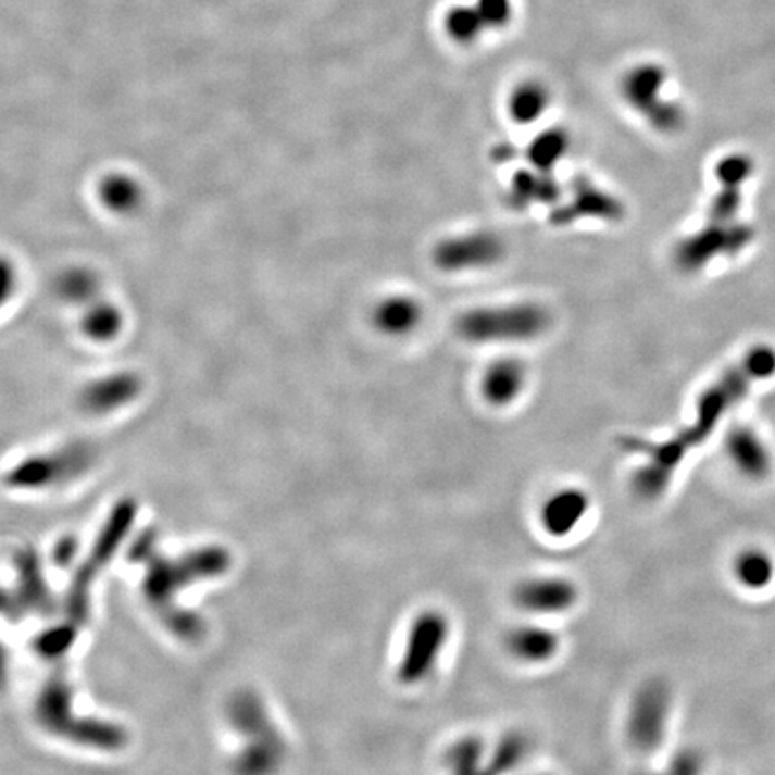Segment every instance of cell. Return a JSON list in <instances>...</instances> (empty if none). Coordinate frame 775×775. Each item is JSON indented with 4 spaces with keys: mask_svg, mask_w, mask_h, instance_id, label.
Here are the masks:
<instances>
[{
    "mask_svg": "<svg viewBox=\"0 0 775 775\" xmlns=\"http://www.w3.org/2000/svg\"><path fill=\"white\" fill-rule=\"evenodd\" d=\"M775 372V350L758 347L750 350L735 368L725 372L703 391L697 404V421L663 443H650L639 438H623L622 447L637 454H645L648 462L637 468L632 487L641 498L653 499L661 496L672 479V474L683 462L684 454L699 446L713 433V427L749 393L750 386L771 377Z\"/></svg>",
    "mask_w": 775,
    "mask_h": 775,
    "instance_id": "cell-1",
    "label": "cell"
},
{
    "mask_svg": "<svg viewBox=\"0 0 775 775\" xmlns=\"http://www.w3.org/2000/svg\"><path fill=\"white\" fill-rule=\"evenodd\" d=\"M752 164L745 157H729L716 170L720 192L709 209L708 225L684 239L675 250V264L683 272H700L714 258H729L749 247L752 228L738 222L741 185L749 180Z\"/></svg>",
    "mask_w": 775,
    "mask_h": 775,
    "instance_id": "cell-2",
    "label": "cell"
},
{
    "mask_svg": "<svg viewBox=\"0 0 775 775\" xmlns=\"http://www.w3.org/2000/svg\"><path fill=\"white\" fill-rule=\"evenodd\" d=\"M550 313L539 303H512L501 308L471 309L457 322L463 339L473 343L529 341L550 327Z\"/></svg>",
    "mask_w": 775,
    "mask_h": 775,
    "instance_id": "cell-3",
    "label": "cell"
},
{
    "mask_svg": "<svg viewBox=\"0 0 775 775\" xmlns=\"http://www.w3.org/2000/svg\"><path fill=\"white\" fill-rule=\"evenodd\" d=\"M451 639V622L438 609H426L411 620L402 652L397 661L396 677L402 686H421L437 672Z\"/></svg>",
    "mask_w": 775,
    "mask_h": 775,
    "instance_id": "cell-4",
    "label": "cell"
},
{
    "mask_svg": "<svg viewBox=\"0 0 775 775\" xmlns=\"http://www.w3.org/2000/svg\"><path fill=\"white\" fill-rule=\"evenodd\" d=\"M666 73L663 67L653 63H642L630 68L623 77V99L632 109L642 113L653 128L663 134H673L680 128L684 115L677 104L664 101L663 92Z\"/></svg>",
    "mask_w": 775,
    "mask_h": 775,
    "instance_id": "cell-5",
    "label": "cell"
},
{
    "mask_svg": "<svg viewBox=\"0 0 775 775\" xmlns=\"http://www.w3.org/2000/svg\"><path fill=\"white\" fill-rule=\"evenodd\" d=\"M670 693L663 684L650 683L632 699L627 716V736L634 749L650 754L659 749L670 722Z\"/></svg>",
    "mask_w": 775,
    "mask_h": 775,
    "instance_id": "cell-6",
    "label": "cell"
},
{
    "mask_svg": "<svg viewBox=\"0 0 775 775\" xmlns=\"http://www.w3.org/2000/svg\"><path fill=\"white\" fill-rule=\"evenodd\" d=\"M504 255V245L492 232H471L449 237L433 250V261L442 272H467L498 264Z\"/></svg>",
    "mask_w": 775,
    "mask_h": 775,
    "instance_id": "cell-7",
    "label": "cell"
},
{
    "mask_svg": "<svg viewBox=\"0 0 775 775\" xmlns=\"http://www.w3.org/2000/svg\"><path fill=\"white\" fill-rule=\"evenodd\" d=\"M575 582L559 575L528 576L512 591L514 605L532 616H559L578 603Z\"/></svg>",
    "mask_w": 775,
    "mask_h": 775,
    "instance_id": "cell-8",
    "label": "cell"
},
{
    "mask_svg": "<svg viewBox=\"0 0 775 775\" xmlns=\"http://www.w3.org/2000/svg\"><path fill=\"white\" fill-rule=\"evenodd\" d=\"M142 379L129 370H118L99 375L83 386L79 391V404L90 415H110L123 410L140 396Z\"/></svg>",
    "mask_w": 775,
    "mask_h": 775,
    "instance_id": "cell-9",
    "label": "cell"
},
{
    "mask_svg": "<svg viewBox=\"0 0 775 775\" xmlns=\"http://www.w3.org/2000/svg\"><path fill=\"white\" fill-rule=\"evenodd\" d=\"M625 216V207L622 201L600 189L589 178H576L573 182V196L570 203L559 207L551 216L553 225L565 226L571 223L592 217L601 222L616 223Z\"/></svg>",
    "mask_w": 775,
    "mask_h": 775,
    "instance_id": "cell-10",
    "label": "cell"
},
{
    "mask_svg": "<svg viewBox=\"0 0 775 775\" xmlns=\"http://www.w3.org/2000/svg\"><path fill=\"white\" fill-rule=\"evenodd\" d=\"M591 509V499L582 488H560L546 499L539 512V523L551 539H565L575 534Z\"/></svg>",
    "mask_w": 775,
    "mask_h": 775,
    "instance_id": "cell-11",
    "label": "cell"
},
{
    "mask_svg": "<svg viewBox=\"0 0 775 775\" xmlns=\"http://www.w3.org/2000/svg\"><path fill=\"white\" fill-rule=\"evenodd\" d=\"M504 647L518 663L540 666L557 658L560 652V637L551 628L537 623H524L510 628L504 637Z\"/></svg>",
    "mask_w": 775,
    "mask_h": 775,
    "instance_id": "cell-12",
    "label": "cell"
},
{
    "mask_svg": "<svg viewBox=\"0 0 775 775\" xmlns=\"http://www.w3.org/2000/svg\"><path fill=\"white\" fill-rule=\"evenodd\" d=\"M424 318V309L421 302L408 295H391L380 300L374 309L375 329L386 336H407L421 325Z\"/></svg>",
    "mask_w": 775,
    "mask_h": 775,
    "instance_id": "cell-13",
    "label": "cell"
},
{
    "mask_svg": "<svg viewBox=\"0 0 775 775\" xmlns=\"http://www.w3.org/2000/svg\"><path fill=\"white\" fill-rule=\"evenodd\" d=\"M526 380L521 361L504 358L488 366L482 379V393L493 407H507L517 399Z\"/></svg>",
    "mask_w": 775,
    "mask_h": 775,
    "instance_id": "cell-14",
    "label": "cell"
},
{
    "mask_svg": "<svg viewBox=\"0 0 775 775\" xmlns=\"http://www.w3.org/2000/svg\"><path fill=\"white\" fill-rule=\"evenodd\" d=\"M99 203L115 216H134L145 205L146 190L135 176L112 173L98 185Z\"/></svg>",
    "mask_w": 775,
    "mask_h": 775,
    "instance_id": "cell-15",
    "label": "cell"
},
{
    "mask_svg": "<svg viewBox=\"0 0 775 775\" xmlns=\"http://www.w3.org/2000/svg\"><path fill=\"white\" fill-rule=\"evenodd\" d=\"M560 189L551 173L542 171H518L507 192V203L515 211H524L532 205H546L559 200Z\"/></svg>",
    "mask_w": 775,
    "mask_h": 775,
    "instance_id": "cell-16",
    "label": "cell"
},
{
    "mask_svg": "<svg viewBox=\"0 0 775 775\" xmlns=\"http://www.w3.org/2000/svg\"><path fill=\"white\" fill-rule=\"evenodd\" d=\"M727 452L733 462L745 474L761 478L771 471V452L760 435L747 426H738L729 433L727 438Z\"/></svg>",
    "mask_w": 775,
    "mask_h": 775,
    "instance_id": "cell-17",
    "label": "cell"
},
{
    "mask_svg": "<svg viewBox=\"0 0 775 775\" xmlns=\"http://www.w3.org/2000/svg\"><path fill=\"white\" fill-rule=\"evenodd\" d=\"M447 775H498L488 758V747L479 736H462L449 745L443 755Z\"/></svg>",
    "mask_w": 775,
    "mask_h": 775,
    "instance_id": "cell-18",
    "label": "cell"
},
{
    "mask_svg": "<svg viewBox=\"0 0 775 775\" xmlns=\"http://www.w3.org/2000/svg\"><path fill=\"white\" fill-rule=\"evenodd\" d=\"M54 293L62 302L83 309L101 298V275L88 266H68L54 278Z\"/></svg>",
    "mask_w": 775,
    "mask_h": 775,
    "instance_id": "cell-19",
    "label": "cell"
},
{
    "mask_svg": "<svg viewBox=\"0 0 775 775\" xmlns=\"http://www.w3.org/2000/svg\"><path fill=\"white\" fill-rule=\"evenodd\" d=\"M82 333L96 343H110L124 329V313L117 303L98 298L82 309Z\"/></svg>",
    "mask_w": 775,
    "mask_h": 775,
    "instance_id": "cell-20",
    "label": "cell"
},
{
    "mask_svg": "<svg viewBox=\"0 0 775 775\" xmlns=\"http://www.w3.org/2000/svg\"><path fill=\"white\" fill-rule=\"evenodd\" d=\"M551 96L550 90L545 83L537 79H526L515 85L514 90L510 92L509 115L514 123L534 124L545 115L546 110L550 109Z\"/></svg>",
    "mask_w": 775,
    "mask_h": 775,
    "instance_id": "cell-21",
    "label": "cell"
},
{
    "mask_svg": "<svg viewBox=\"0 0 775 775\" xmlns=\"http://www.w3.org/2000/svg\"><path fill=\"white\" fill-rule=\"evenodd\" d=\"M532 754V739L523 730H509L488 747V758L498 775H512L523 768Z\"/></svg>",
    "mask_w": 775,
    "mask_h": 775,
    "instance_id": "cell-22",
    "label": "cell"
},
{
    "mask_svg": "<svg viewBox=\"0 0 775 775\" xmlns=\"http://www.w3.org/2000/svg\"><path fill=\"white\" fill-rule=\"evenodd\" d=\"M570 145V135L565 129H546L529 142L528 149H526V159L534 170L553 173L554 165L564 159Z\"/></svg>",
    "mask_w": 775,
    "mask_h": 775,
    "instance_id": "cell-23",
    "label": "cell"
},
{
    "mask_svg": "<svg viewBox=\"0 0 775 775\" xmlns=\"http://www.w3.org/2000/svg\"><path fill=\"white\" fill-rule=\"evenodd\" d=\"M443 29L447 37L458 46H473L482 38L487 27L474 4H457L447 10L443 16Z\"/></svg>",
    "mask_w": 775,
    "mask_h": 775,
    "instance_id": "cell-24",
    "label": "cell"
},
{
    "mask_svg": "<svg viewBox=\"0 0 775 775\" xmlns=\"http://www.w3.org/2000/svg\"><path fill=\"white\" fill-rule=\"evenodd\" d=\"M487 32H498L514 18V0H476L474 2Z\"/></svg>",
    "mask_w": 775,
    "mask_h": 775,
    "instance_id": "cell-25",
    "label": "cell"
},
{
    "mask_svg": "<svg viewBox=\"0 0 775 775\" xmlns=\"http://www.w3.org/2000/svg\"><path fill=\"white\" fill-rule=\"evenodd\" d=\"M18 288V272L10 258L0 255V311L13 300Z\"/></svg>",
    "mask_w": 775,
    "mask_h": 775,
    "instance_id": "cell-26",
    "label": "cell"
},
{
    "mask_svg": "<svg viewBox=\"0 0 775 775\" xmlns=\"http://www.w3.org/2000/svg\"><path fill=\"white\" fill-rule=\"evenodd\" d=\"M697 768H699L697 761L691 760V758H684V755H680L677 760H673L672 763L664 768V771L639 772V774L636 775H697V772H699Z\"/></svg>",
    "mask_w": 775,
    "mask_h": 775,
    "instance_id": "cell-27",
    "label": "cell"
},
{
    "mask_svg": "<svg viewBox=\"0 0 775 775\" xmlns=\"http://www.w3.org/2000/svg\"><path fill=\"white\" fill-rule=\"evenodd\" d=\"M532 775H550V774H532Z\"/></svg>",
    "mask_w": 775,
    "mask_h": 775,
    "instance_id": "cell-28",
    "label": "cell"
}]
</instances>
